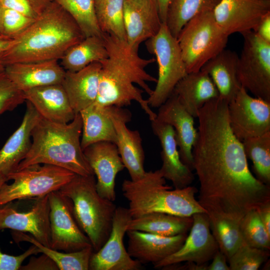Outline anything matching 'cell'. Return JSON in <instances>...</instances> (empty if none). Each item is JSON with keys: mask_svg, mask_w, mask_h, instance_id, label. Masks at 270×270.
I'll return each instance as SVG.
<instances>
[{"mask_svg": "<svg viewBox=\"0 0 270 270\" xmlns=\"http://www.w3.org/2000/svg\"><path fill=\"white\" fill-rule=\"evenodd\" d=\"M108 56L104 37L90 36L70 47L58 60L67 72L79 71L94 62H101Z\"/></svg>", "mask_w": 270, "mask_h": 270, "instance_id": "cell-31", "label": "cell"}, {"mask_svg": "<svg viewBox=\"0 0 270 270\" xmlns=\"http://www.w3.org/2000/svg\"><path fill=\"white\" fill-rule=\"evenodd\" d=\"M58 190L71 200L77 223L98 251L110 235L116 204L98 194L94 174H76Z\"/></svg>", "mask_w": 270, "mask_h": 270, "instance_id": "cell-6", "label": "cell"}, {"mask_svg": "<svg viewBox=\"0 0 270 270\" xmlns=\"http://www.w3.org/2000/svg\"><path fill=\"white\" fill-rule=\"evenodd\" d=\"M192 224V217H184L162 212H152L132 218L128 230H138L162 236L186 234Z\"/></svg>", "mask_w": 270, "mask_h": 270, "instance_id": "cell-30", "label": "cell"}, {"mask_svg": "<svg viewBox=\"0 0 270 270\" xmlns=\"http://www.w3.org/2000/svg\"><path fill=\"white\" fill-rule=\"evenodd\" d=\"M207 264H196L194 262H186L185 264L181 263L172 264L164 266L162 270H208Z\"/></svg>", "mask_w": 270, "mask_h": 270, "instance_id": "cell-47", "label": "cell"}, {"mask_svg": "<svg viewBox=\"0 0 270 270\" xmlns=\"http://www.w3.org/2000/svg\"><path fill=\"white\" fill-rule=\"evenodd\" d=\"M108 52L101 64L98 90L95 104L102 106L124 107L137 102L150 121L156 114L150 108L144 92L150 96L152 90L148 82H156L157 78L149 74L146 68L156 61L140 57L138 50L131 47L125 40L104 34Z\"/></svg>", "mask_w": 270, "mask_h": 270, "instance_id": "cell-2", "label": "cell"}, {"mask_svg": "<svg viewBox=\"0 0 270 270\" xmlns=\"http://www.w3.org/2000/svg\"><path fill=\"white\" fill-rule=\"evenodd\" d=\"M158 108L156 119L174 128L181 160L193 170L192 150L198 136L194 118L187 112L174 92Z\"/></svg>", "mask_w": 270, "mask_h": 270, "instance_id": "cell-18", "label": "cell"}, {"mask_svg": "<svg viewBox=\"0 0 270 270\" xmlns=\"http://www.w3.org/2000/svg\"><path fill=\"white\" fill-rule=\"evenodd\" d=\"M145 44L158 66L156 86L146 100L150 107L158 108L171 96L177 83L188 72L178 40L166 22H162L158 32Z\"/></svg>", "mask_w": 270, "mask_h": 270, "instance_id": "cell-8", "label": "cell"}, {"mask_svg": "<svg viewBox=\"0 0 270 270\" xmlns=\"http://www.w3.org/2000/svg\"><path fill=\"white\" fill-rule=\"evenodd\" d=\"M84 38L72 18L52 1L12 46L0 55L4 66L18 62L58 60Z\"/></svg>", "mask_w": 270, "mask_h": 270, "instance_id": "cell-3", "label": "cell"}, {"mask_svg": "<svg viewBox=\"0 0 270 270\" xmlns=\"http://www.w3.org/2000/svg\"><path fill=\"white\" fill-rule=\"evenodd\" d=\"M35 20L15 10L2 6L1 23L2 34L11 38H14L23 32Z\"/></svg>", "mask_w": 270, "mask_h": 270, "instance_id": "cell-40", "label": "cell"}, {"mask_svg": "<svg viewBox=\"0 0 270 270\" xmlns=\"http://www.w3.org/2000/svg\"><path fill=\"white\" fill-rule=\"evenodd\" d=\"M212 260V263L208 266V270H230L226 256L220 250L217 251Z\"/></svg>", "mask_w": 270, "mask_h": 270, "instance_id": "cell-46", "label": "cell"}, {"mask_svg": "<svg viewBox=\"0 0 270 270\" xmlns=\"http://www.w3.org/2000/svg\"><path fill=\"white\" fill-rule=\"evenodd\" d=\"M124 1L95 0V12L99 28L103 34L126 40Z\"/></svg>", "mask_w": 270, "mask_h": 270, "instance_id": "cell-35", "label": "cell"}, {"mask_svg": "<svg viewBox=\"0 0 270 270\" xmlns=\"http://www.w3.org/2000/svg\"><path fill=\"white\" fill-rule=\"evenodd\" d=\"M25 101L24 92L15 86L4 70L0 72V114L12 110Z\"/></svg>", "mask_w": 270, "mask_h": 270, "instance_id": "cell-41", "label": "cell"}, {"mask_svg": "<svg viewBox=\"0 0 270 270\" xmlns=\"http://www.w3.org/2000/svg\"><path fill=\"white\" fill-rule=\"evenodd\" d=\"M4 71L23 92L42 86L62 84L66 73L58 60L10 64L4 66Z\"/></svg>", "mask_w": 270, "mask_h": 270, "instance_id": "cell-22", "label": "cell"}, {"mask_svg": "<svg viewBox=\"0 0 270 270\" xmlns=\"http://www.w3.org/2000/svg\"><path fill=\"white\" fill-rule=\"evenodd\" d=\"M0 39H13V38H11L6 36H0Z\"/></svg>", "mask_w": 270, "mask_h": 270, "instance_id": "cell-54", "label": "cell"}, {"mask_svg": "<svg viewBox=\"0 0 270 270\" xmlns=\"http://www.w3.org/2000/svg\"><path fill=\"white\" fill-rule=\"evenodd\" d=\"M124 16L126 40L138 50L158 32L162 24L154 0H124Z\"/></svg>", "mask_w": 270, "mask_h": 270, "instance_id": "cell-19", "label": "cell"}, {"mask_svg": "<svg viewBox=\"0 0 270 270\" xmlns=\"http://www.w3.org/2000/svg\"><path fill=\"white\" fill-rule=\"evenodd\" d=\"M14 42V39H0V55L10 48Z\"/></svg>", "mask_w": 270, "mask_h": 270, "instance_id": "cell-50", "label": "cell"}, {"mask_svg": "<svg viewBox=\"0 0 270 270\" xmlns=\"http://www.w3.org/2000/svg\"><path fill=\"white\" fill-rule=\"evenodd\" d=\"M127 252L142 264H156L177 252L183 245L186 234L162 236L146 232L128 230Z\"/></svg>", "mask_w": 270, "mask_h": 270, "instance_id": "cell-21", "label": "cell"}, {"mask_svg": "<svg viewBox=\"0 0 270 270\" xmlns=\"http://www.w3.org/2000/svg\"><path fill=\"white\" fill-rule=\"evenodd\" d=\"M194 118L208 101L218 98V90L208 74L200 70L188 73L176 84L173 92Z\"/></svg>", "mask_w": 270, "mask_h": 270, "instance_id": "cell-28", "label": "cell"}, {"mask_svg": "<svg viewBox=\"0 0 270 270\" xmlns=\"http://www.w3.org/2000/svg\"><path fill=\"white\" fill-rule=\"evenodd\" d=\"M2 5L0 4V36H5L3 34H2V23H1V13H2Z\"/></svg>", "mask_w": 270, "mask_h": 270, "instance_id": "cell-52", "label": "cell"}, {"mask_svg": "<svg viewBox=\"0 0 270 270\" xmlns=\"http://www.w3.org/2000/svg\"><path fill=\"white\" fill-rule=\"evenodd\" d=\"M270 12V0H220L213 10L214 19L228 36L254 31Z\"/></svg>", "mask_w": 270, "mask_h": 270, "instance_id": "cell-16", "label": "cell"}, {"mask_svg": "<svg viewBox=\"0 0 270 270\" xmlns=\"http://www.w3.org/2000/svg\"><path fill=\"white\" fill-rule=\"evenodd\" d=\"M30 208L17 210L11 202L0 206V230L8 228L28 232L43 245L50 248L48 194L36 198Z\"/></svg>", "mask_w": 270, "mask_h": 270, "instance_id": "cell-14", "label": "cell"}, {"mask_svg": "<svg viewBox=\"0 0 270 270\" xmlns=\"http://www.w3.org/2000/svg\"><path fill=\"white\" fill-rule=\"evenodd\" d=\"M24 94L25 100L30 102L46 120L66 124L76 116L62 84L33 88L24 92Z\"/></svg>", "mask_w": 270, "mask_h": 270, "instance_id": "cell-24", "label": "cell"}, {"mask_svg": "<svg viewBox=\"0 0 270 270\" xmlns=\"http://www.w3.org/2000/svg\"></svg>", "mask_w": 270, "mask_h": 270, "instance_id": "cell-55", "label": "cell"}, {"mask_svg": "<svg viewBox=\"0 0 270 270\" xmlns=\"http://www.w3.org/2000/svg\"><path fill=\"white\" fill-rule=\"evenodd\" d=\"M150 122L152 131L158 138L162 148V166L160 170L164 178L170 181L175 188L190 186L194 175L192 170L181 160L174 128L156 118Z\"/></svg>", "mask_w": 270, "mask_h": 270, "instance_id": "cell-20", "label": "cell"}, {"mask_svg": "<svg viewBox=\"0 0 270 270\" xmlns=\"http://www.w3.org/2000/svg\"><path fill=\"white\" fill-rule=\"evenodd\" d=\"M66 169L48 164L32 165L7 176L0 188V206L15 200L36 198L58 190L76 176Z\"/></svg>", "mask_w": 270, "mask_h": 270, "instance_id": "cell-9", "label": "cell"}, {"mask_svg": "<svg viewBox=\"0 0 270 270\" xmlns=\"http://www.w3.org/2000/svg\"><path fill=\"white\" fill-rule=\"evenodd\" d=\"M210 230L219 248L228 260L244 244L240 228V222L214 212L206 213Z\"/></svg>", "mask_w": 270, "mask_h": 270, "instance_id": "cell-33", "label": "cell"}, {"mask_svg": "<svg viewBox=\"0 0 270 270\" xmlns=\"http://www.w3.org/2000/svg\"><path fill=\"white\" fill-rule=\"evenodd\" d=\"M101 66L100 62H94L76 72L66 71L62 85L76 114L95 103Z\"/></svg>", "mask_w": 270, "mask_h": 270, "instance_id": "cell-27", "label": "cell"}, {"mask_svg": "<svg viewBox=\"0 0 270 270\" xmlns=\"http://www.w3.org/2000/svg\"><path fill=\"white\" fill-rule=\"evenodd\" d=\"M124 196L128 201L132 218L152 212H162L190 217L206 212L195 198L198 189L190 186L172 190L166 185L160 170L146 172L136 180H124L122 186Z\"/></svg>", "mask_w": 270, "mask_h": 270, "instance_id": "cell-5", "label": "cell"}, {"mask_svg": "<svg viewBox=\"0 0 270 270\" xmlns=\"http://www.w3.org/2000/svg\"><path fill=\"white\" fill-rule=\"evenodd\" d=\"M8 180L6 176L0 174V188L3 184L6 182Z\"/></svg>", "mask_w": 270, "mask_h": 270, "instance_id": "cell-51", "label": "cell"}, {"mask_svg": "<svg viewBox=\"0 0 270 270\" xmlns=\"http://www.w3.org/2000/svg\"><path fill=\"white\" fill-rule=\"evenodd\" d=\"M192 224L189 234L176 252L154 264L155 268L186 262L196 264H207L219 250L218 244L210 230L208 217L206 212L194 214Z\"/></svg>", "mask_w": 270, "mask_h": 270, "instance_id": "cell-15", "label": "cell"}, {"mask_svg": "<svg viewBox=\"0 0 270 270\" xmlns=\"http://www.w3.org/2000/svg\"><path fill=\"white\" fill-rule=\"evenodd\" d=\"M40 252L39 248L32 244L23 254L18 256L4 254L0 249V270H18L27 258Z\"/></svg>", "mask_w": 270, "mask_h": 270, "instance_id": "cell-43", "label": "cell"}, {"mask_svg": "<svg viewBox=\"0 0 270 270\" xmlns=\"http://www.w3.org/2000/svg\"><path fill=\"white\" fill-rule=\"evenodd\" d=\"M254 32L263 40L270 44V12L262 18Z\"/></svg>", "mask_w": 270, "mask_h": 270, "instance_id": "cell-45", "label": "cell"}, {"mask_svg": "<svg viewBox=\"0 0 270 270\" xmlns=\"http://www.w3.org/2000/svg\"><path fill=\"white\" fill-rule=\"evenodd\" d=\"M22 120L0 150V174H8L16 170L29 152L32 144V131L40 116L28 102Z\"/></svg>", "mask_w": 270, "mask_h": 270, "instance_id": "cell-25", "label": "cell"}, {"mask_svg": "<svg viewBox=\"0 0 270 270\" xmlns=\"http://www.w3.org/2000/svg\"><path fill=\"white\" fill-rule=\"evenodd\" d=\"M82 132L80 113L66 124L52 122L40 116L32 131L30 150L16 170L34 164H48L78 175L94 174L82 148Z\"/></svg>", "mask_w": 270, "mask_h": 270, "instance_id": "cell-4", "label": "cell"}, {"mask_svg": "<svg viewBox=\"0 0 270 270\" xmlns=\"http://www.w3.org/2000/svg\"><path fill=\"white\" fill-rule=\"evenodd\" d=\"M62 8L74 20L84 38L102 37L96 18L95 0H52Z\"/></svg>", "mask_w": 270, "mask_h": 270, "instance_id": "cell-37", "label": "cell"}, {"mask_svg": "<svg viewBox=\"0 0 270 270\" xmlns=\"http://www.w3.org/2000/svg\"><path fill=\"white\" fill-rule=\"evenodd\" d=\"M238 57L236 52L224 49L200 69L212 80L218 97L228 104L242 88L238 76Z\"/></svg>", "mask_w": 270, "mask_h": 270, "instance_id": "cell-29", "label": "cell"}, {"mask_svg": "<svg viewBox=\"0 0 270 270\" xmlns=\"http://www.w3.org/2000/svg\"><path fill=\"white\" fill-rule=\"evenodd\" d=\"M159 12L160 17L162 22H166L167 12L171 0H154Z\"/></svg>", "mask_w": 270, "mask_h": 270, "instance_id": "cell-49", "label": "cell"}, {"mask_svg": "<svg viewBox=\"0 0 270 270\" xmlns=\"http://www.w3.org/2000/svg\"><path fill=\"white\" fill-rule=\"evenodd\" d=\"M231 130L240 140L270 131V102L250 95L243 87L228 104Z\"/></svg>", "mask_w": 270, "mask_h": 270, "instance_id": "cell-12", "label": "cell"}, {"mask_svg": "<svg viewBox=\"0 0 270 270\" xmlns=\"http://www.w3.org/2000/svg\"><path fill=\"white\" fill-rule=\"evenodd\" d=\"M220 0H171L166 24L171 34L178 38L184 25L200 12L214 10Z\"/></svg>", "mask_w": 270, "mask_h": 270, "instance_id": "cell-34", "label": "cell"}, {"mask_svg": "<svg viewBox=\"0 0 270 270\" xmlns=\"http://www.w3.org/2000/svg\"><path fill=\"white\" fill-rule=\"evenodd\" d=\"M48 200L50 248L72 252L92 246L76 220L71 200L59 190L48 194Z\"/></svg>", "mask_w": 270, "mask_h": 270, "instance_id": "cell-11", "label": "cell"}, {"mask_svg": "<svg viewBox=\"0 0 270 270\" xmlns=\"http://www.w3.org/2000/svg\"><path fill=\"white\" fill-rule=\"evenodd\" d=\"M242 34L244 42L238 62L240 84L254 97L270 102V44L254 31Z\"/></svg>", "mask_w": 270, "mask_h": 270, "instance_id": "cell-10", "label": "cell"}, {"mask_svg": "<svg viewBox=\"0 0 270 270\" xmlns=\"http://www.w3.org/2000/svg\"><path fill=\"white\" fill-rule=\"evenodd\" d=\"M132 218L128 208L116 207L110 235L104 246L94 252L90 262L91 270H139L142 264L128 254L124 244L128 222Z\"/></svg>", "mask_w": 270, "mask_h": 270, "instance_id": "cell-13", "label": "cell"}, {"mask_svg": "<svg viewBox=\"0 0 270 270\" xmlns=\"http://www.w3.org/2000/svg\"><path fill=\"white\" fill-rule=\"evenodd\" d=\"M20 270H58V268L55 262L46 255L43 254L38 258L32 256L26 265L21 266Z\"/></svg>", "mask_w": 270, "mask_h": 270, "instance_id": "cell-44", "label": "cell"}, {"mask_svg": "<svg viewBox=\"0 0 270 270\" xmlns=\"http://www.w3.org/2000/svg\"><path fill=\"white\" fill-rule=\"evenodd\" d=\"M12 237L16 242H26L36 246L40 252L46 255L56 264L60 270H88L91 256L94 252L92 246L72 252H60L47 247L31 235L14 231Z\"/></svg>", "mask_w": 270, "mask_h": 270, "instance_id": "cell-32", "label": "cell"}, {"mask_svg": "<svg viewBox=\"0 0 270 270\" xmlns=\"http://www.w3.org/2000/svg\"><path fill=\"white\" fill-rule=\"evenodd\" d=\"M192 154L200 182L198 202L206 212L240 222L248 211L270 200V186L251 172L242 142L230 127L228 102L219 97L199 110Z\"/></svg>", "mask_w": 270, "mask_h": 270, "instance_id": "cell-1", "label": "cell"}, {"mask_svg": "<svg viewBox=\"0 0 270 270\" xmlns=\"http://www.w3.org/2000/svg\"><path fill=\"white\" fill-rule=\"evenodd\" d=\"M132 113L128 109L122 110L114 118L116 134L117 146L125 168L132 180L140 178L145 174L144 152L142 138L137 130H130L126 124L132 120Z\"/></svg>", "mask_w": 270, "mask_h": 270, "instance_id": "cell-23", "label": "cell"}, {"mask_svg": "<svg viewBox=\"0 0 270 270\" xmlns=\"http://www.w3.org/2000/svg\"><path fill=\"white\" fill-rule=\"evenodd\" d=\"M52 0H0L2 6L15 10L30 18L36 19Z\"/></svg>", "mask_w": 270, "mask_h": 270, "instance_id": "cell-42", "label": "cell"}, {"mask_svg": "<svg viewBox=\"0 0 270 270\" xmlns=\"http://www.w3.org/2000/svg\"><path fill=\"white\" fill-rule=\"evenodd\" d=\"M123 108L114 106H102L94 103L80 112L82 120L81 146L82 150L99 142L116 144L114 118Z\"/></svg>", "mask_w": 270, "mask_h": 270, "instance_id": "cell-26", "label": "cell"}, {"mask_svg": "<svg viewBox=\"0 0 270 270\" xmlns=\"http://www.w3.org/2000/svg\"><path fill=\"white\" fill-rule=\"evenodd\" d=\"M4 66L0 61V72L4 71Z\"/></svg>", "mask_w": 270, "mask_h": 270, "instance_id": "cell-53", "label": "cell"}, {"mask_svg": "<svg viewBox=\"0 0 270 270\" xmlns=\"http://www.w3.org/2000/svg\"><path fill=\"white\" fill-rule=\"evenodd\" d=\"M256 210L265 228L270 234V200L261 204Z\"/></svg>", "mask_w": 270, "mask_h": 270, "instance_id": "cell-48", "label": "cell"}, {"mask_svg": "<svg viewBox=\"0 0 270 270\" xmlns=\"http://www.w3.org/2000/svg\"><path fill=\"white\" fill-rule=\"evenodd\" d=\"M83 152L96 176L98 194L114 202L116 176L125 168L116 146L112 142H99L88 146Z\"/></svg>", "mask_w": 270, "mask_h": 270, "instance_id": "cell-17", "label": "cell"}, {"mask_svg": "<svg viewBox=\"0 0 270 270\" xmlns=\"http://www.w3.org/2000/svg\"><path fill=\"white\" fill-rule=\"evenodd\" d=\"M269 256L268 250L252 247L244 243L228 261L230 270H257Z\"/></svg>", "mask_w": 270, "mask_h": 270, "instance_id": "cell-39", "label": "cell"}, {"mask_svg": "<svg viewBox=\"0 0 270 270\" xmlns=\"http://www.w3.org/2000/svg\"><path fill=\"white\" fill-rule=\"evenodd\" d=\"M240 228L246 244L269 250L270 234L262 224L256 210L248 211L240 222Z\"/></svg>", "mask_w": 270, "mask_h": 270, "instance_id": "cell-38", "label": "cell"}, {"mask_svg": "<svg viewBox=\"0 0 270 270\" xmlns=\"http://www.w3.org/2000/svg\"><path fill=\"white\" fill-rule=\"evenodd\" d=\"M228 36L216 22L213 10H204L190 20L177 38L188 73L200 70L225 49Z\"/></svg>", "mask_w": 270, "mask_h": 270, "instance_id": "cell-7", "label": "cell"}, {"mask_svg": "<svg viewBox=\"0 0 270 270\" xmlns=\"http://www.w3.org/2000/svg\"><path fill=\"white\" fill-rule=\"evenodd\" d=\"M247 159L252 162L255 177L264 184H270V131L242 141Z\"/></svg>", "mask_w": 270, "mask_h": 270, "instance_id": "cell-36", "label": "cell"}]
</instances>
